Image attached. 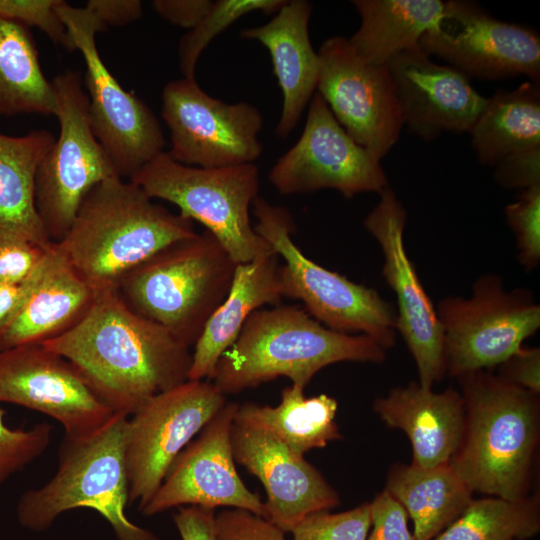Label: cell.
Segmentation results:
<instances>
[{
	"instance_id": "1",
	"label": "cell",
	"mask_w": 540,
	"mask_h": 540,
	"mask_svg": "<svg viewBox=\"0 0 540 540\" xmlns=\"http://www.w3.org/2000/svg\"><path fill=\"white\" fill-rule=\"evenodd\" d=\"M67 359L114 413L133 415L188 380L190 348L131 311L116 289L96 291L85 316L42 343Z\"/></svg>"
},
{
	"instance_id": "2",
	"label": "cell",
	"mask_w": 540,
	"mask_h": 540,
	"mask_svg": "<svg viewBox=\"0 0 540 540\" xmlns=\"http://www.w3.org/2000/svg\"><path fill=\"white\" fill-rule=\"evenodd\" d=\"M457 379L465 424L449 464L473 492L508 500L529 496L540 436L539 394L488 370Z\"/></svg>"
},
{
	"instance_id": "3",
	"label": "cell",
	"mask_w": 540,
	"mask_h": 540,
	"mask_svg": "<svg viewBox=\"0 0 540 540\" xmlns=\"http://www.w3.org/2000/svg\"><path fill=\"white\" fill-rule=\"evenodd\" d=\"M195 234L193 221L154 203L136 183L113 177L87 192L68 232L55 244L96 291L117 290L133 268Z\"/></svg>"
},
{
	"instance_id": "4",
	"label": "cell",
	"mask_w": 540,
	"mask_h": 540,
	"mask_svg": "<svg viewBox=\"0 0 540 540\" xmlns=\"http://www.w3.org/2000/svg\"><path fill=\"white\" fill-rule=\"evenodd\" d=\"M386 351L366 335L327 328L303 307L275 305L249 316L210 381L225 395L280 376L305 388L326 366L343 361L382 363Z\"/></svg>"
},
{
	"instance_id": "5",
	"label": "cell",
	"mask_w": 540,
	"mask_h": 540,
	"mask_svg": "<svg viewBox=\"0 0 540 540\" xmlns=\"http://www.w3.org/2000/svg\"><path fill=\"white\" fill-rule=\"evenodd\" d=\"M236 266L205 230L167 245L133 268L117 292L131 311L190 348L227 296Z\"/></svg>"
},
{
	"instance_id": "6",
	"label": "cell",
	"mask_w": 540,
	"mask_h": 540,
	"mask_svg": "<svg viewBox=\"0 0 540 540\" xmlns=\"http://www.w3.org/2000/svg\"><path fill=\"white\" fill-rule=\"evenodd\" d=\"M129 416L115 413L97 431L64 437L55 474L44 485L25 491L16 517L25 529L41 532L64 512L90 508L111 526L116 540H160L126 515L129 503L126 441Z\"/></svg>"
},
{
	"instance_id": "7",
	"label": "cell",
	"mask_w": 540,
	"mask_h": 540,
	"mask_svg": "<svg viewBox=\"0 0 540 540\" xmlns=\"http://www.w3.org/2000/svg\"><path fill=\"white\" fill-rule=\"evenodd\" d=\"M255 231L284 263L279 265L283 297L300 300L303 308L329 329L363 334L386 350L396 342V310L375 289L355 283L309 259L295 244L290 212L257 196L252 204Z\"/></svg>"
},
{
	"instance_id": "8",
	"label": "cell",
	"mask_w": 540,
	"mask_h": 540,
	"mask_svg": "<svg viewBox=\"0 0 540 540\" xmlns=\"http://www.w3.org/2000/svg\"><path fill=\"white\" fill-rule=\"evenodd\" d=\"M129 180L203 224L236 264L276 254L251 224L250 208L259 191L254 163L201 168L181 164L163 151Z\"/></svg>"
},
{
	"instance_id": "9",
	"label": "cell",
	"mask_w": 540,
	"mask_h": 540,
	"mask_svg": "<svg viewBox=\"0 0 540 540\" xmlns=\"http://www.w3.org/2000/svg\"><path fill=\"white\" fill-rule=\"evenodd\" d=\"M52 84L60 133L37 166L34 202L49 240L56 243L68 232L87 192L120 176L91 129L81 73L66 70Z\"/></svg>"
},
{
	"instance_id": "10",
	"label": "cell",
	"mask_w": 540,
	"mask_h": 540,
	"mask_svg": "<svg viewBox=\"0 0 540 540\" xmlns=\"http://www.w3.org/2000/svg\"><path fill=\"white\" fill-rule=\"evenodd\" d=\"M446 374L452 377L501 365L540 327V306L526 288L507 289L502 277L479 276L469 297L438 302Z\"/></svg>"
},
{
	"instance_id": "11",
	"label": "cell",
	"mask_w": 540,
	"mask_h": 540,
	"mask_svg": "<svg viewBox=\"0 0 540 540\" xmlns=\"http://www.w3.org/2000/svg\"><path fill=\"white\" fill-rule=\"evenodd\" d=\"M57 13L86 66L90 126L112 161L118 175L129 179L163 152L165 140L152 110L122 88L105 66L96 45V34L106 27L86 7L65 1Z\"/></svg>"
},
{
	"instance_id": "12",
	"label": "cell",
	"mask_w": 540,
	"mask_h": 540,
	"mask_svg": "<svg viewBox=\"0 0 540 540\" xmlns=\"http://www.w3.org/2000/svg\"><path fill=\"white\" fill-rule=\"evenodd\" d=\"M162 118L171 137L170 157L184 165L221 168L254 163L262 153L259 110L247 102L227 104L208 95L195 78L167 83Z\"/></svg>"
},
{
	"instance_id": "13",
	"label": "cell",
	"mask_w": 540,
	"mask_h": 540,
	"mask_svg": "<svg viewBox=\"0 0 540 540\" xmlns=\"http://www.w3.org/2000/svg\"><path fill=\"white\" fill-rule=\"evenodd\" d=\"M227 403L210 380H187L152 397L131 415L126 441L129 503L140 511L171 464Z\"/></svg>"
},
{
	"instance_id": "14",
	"label": "cell",
	"mask_w": 540,
	"mask_h": 540,
	"mask_svg": "<svg viewBox=\"0 0 540 540\" xmlns=\"http://www.w3.org/2000/svg\"><path fill=\"white\" fill-rule=\"evenodd\" d=\"M419 46L469 79L524 75L540 81L539 35L528 27L494 18L472 1H446L443 17L423 35Z\"/></svg>"
},
{
	"instance_id": "15",
	"label": "cell",
	"mask_w": 540,
	"mask_h": 540,
	"mask_svg": "<svg viewBox=\"0 0 540 540\" xmlns=\"http://www.w3.org/2000/svg\"><path fill=\"white\" fill-rule=\"evenodd\" d=\"M318 57L317 93L348 135L381 160L403 127L387 64L364 61L342 36L324 41Z\"/></svg>"
},
{
	"instance_id": "16",
	"label": "cell",
	"mask_w": 540,
	"mask_h": 540,
	"mask_svg": "<svg viewBox=\"0 0 540 540\" xmlns=\"http://www.w3.org/2000/svg\"><path fill=\"white\" fill-rule=\"evenodd\" d=\"M268 178L284 195L333 189L352 198L388 187L380 160L348 135L319 93L309 103L301 136Z\"/></svg>"
},
{
	"instance_id": "17",
	"label": "cell",
	"mask_w": 540,
	"mask_h": 540,
	"mask_svg": "<svg viewBox=\"0 0 540 540\" xmlns=\"http://www.w3.org/2000/svg\"><path fill=\"white\" fill-rule=\"evenodd\" d=\"M364 219L383 257L382 276L396 298V331L410 351L418 383L428 389L446 374L443 331L404 244L407 212L388 186Z\"/></svg>"
},
{
	"instance_id": "18",
	"label": "cell",
	"mask_w": 540,
	"mask_h": 540,
	"mask_svg": "<svg viewBox=\"0 0 540 540\" xmlns=\"http://www.w3.org/2000/svg\"><path fill=\"white\" fill-rule=\"evenodd\" d=\"M0 403L53 418L68 438L97 431L115 414L67 359L42 343L0 350Z\"/></svg>"
},
{
	"instance_id": "19",
	"label": "cell",
	"mask_w": 540,
	"mask_h": 540,
	"mask_svg": "<svg viewBox=\"0 0 540 540\" xmlns=\"http://www.w3.org/2000/svg\"><path fill=\"white\" fill-rule=\"evenodd\" d=\"M238 407L227 402L178 454L157 492L140 510L143 515L189 505L225 506L267 519L265 503L246 487L235 467L231 429Z\"/></svg>"
},
{
	"instance_id": "20",
	"label": "cell",
	"mask_w": 540,
	"mask_h": 540,
	"mask_svg": "<svg viewBox=\"0 0 540 540\" xmlns=\"http://www.w3.org/2000/svg\"><path fill=\"white\" fill-rule=\"evenodd\" d=\"M231 444L235 461L265 488L267 520L283 532L314 512L339 505L338 493L323 475L263 426L236 415Z\"/></svg>"
},
{
	"instance_id": "21",
	"label": "cell",
	"mask_w": 540,
	"mask_h": 540,
	"mask_svg": "<svg viewBox=\"0 0 540 540\" xmlns=\"http://www.w3.org/2000/svg\"><path fill=\"white\" fill-rule=\"evenodd\" d=\"M387 66L403 126L424 141L444 132H469L487 101L466 75L434 62L419 45L398 53Z\"/></svg>"
},
{
	"instance_id": "22",
	"label": "cell",
	"mask_w": 540,
	"mask_h": 540,
	"mask_svg": "<svg viewBox=\"0 0 540 540\" xmlns=\"http://www.w3.org/2000/svg\"><path fill=\"white\" fill-rule=\"evenodd\" d=\"M373 409L387 426L407 435L418 467L449 463L461 443L465 409L461 393L452 388L434 392L411 382L376 398Z\"/></svg>"
},
{
	"instance_id": "23",
	"label": "cell",
	"mask_w": 540,
	"mask_h": 540,
	"mask_svg": "<svg viewBox=\"0 0 540 540\" xmlns=\"http://www.w3.org/2000/svg\"><path fill=\"white\" fill-rule=\"evenodd\" d=\"M311 12L312 5L308 1H286L269 22L240 32L241 38L264 45L271 56L273 72L283 95L275 130L281 138L296 127L317 87L319 57L309 36Z\"/></svg>"
},
{
	"instance_id": "24",
	"label": "cell",
	"mask_w": 540,
	"mask_h": 540,
	"mask_svg": "<svg viewBox=\"0 0 540 540\" xmlns=\"http://www.w3.org/2000/svg\"><path fill=\"white\" fill-rule=\"evenodd\" d=\"M96 296L52 242L46 250L39 279L22 309L0 335V350L43 343L74 327Z\"/></svg>"
},
{
	"instance_id": "25",
	"label": "cell",
	"mask_w": 540,
	"mask_h": 540,
	"mask_svg": "<svg viewBox=\"0 0 540 540\" xmlns=\"http://www.w3.org/2000/svg\"><path fill=\"white\" fill-rule=\"evenodd\" d=\"M277 254L237 264L230 290L211 315L192 352L188 380H210L223 353L238 338L249 316L283 298Z\"/></svg>"
},
{
	"instance_id": "26",
	"label": "cell",
	"mask_w": 540,
	"mask_h": 540,
	"mask_svg": "<svg viewBox=\"0 0 540 540\" xmlns=\"http://www.w3.org/2000/svg\"><path fill=\"white\" fill-rule=\"evenodd\" d=\"M384 490L404 507L416 540H433L474 499V492L449 463L431 468L394 464Z\"/></svg>"
},
{
	"instance_id": "27",
	"label": "cell",
	"mask_w": 540,
	"mask_h": 540,
	"mask_svg": "<svg viewBox=\"0 0 540 540\" xmlns=\"http://www.w3.org/2000/svg\"><path fill=\"white\" fill-rule=\"evenodd\" d=\"M352 4L361 22L347 39L354 52L372 64H387L398 53L418 46L445 10L441 0H353Z\"/></svg>"
},
{
	"instance_id": "28",
	"label": "cell",
	"mask_w": 540,
	"mask_h": 540,
	"mask_svg": "<svg viewBox=\"0 0 540 540\" xmlns=\"http://www.w3.org/2000/svg\"><path fill=\"white\" fill-rule=\"evenodd\" d=\"M54 141L48 130L17 137L0 133V235L22 237L43 247L51 244L35 208L34 177Z\"/></svg>"
},
{
	"instance_id": "29",
	"label": "cell",
	"mask_w": 540,
	"mask_h": 540,
	"mask_svg": "<svg viewBox=\"0 0 540 540\" xmlns=\"http://www.w3.org/2000/svg\"><path fill=\"white\" fill-rule=\"evenodd\" d=\"M468 133L479 162L490 167L512 154L540 148L539 82L497 90Z\"/></svg>"
},
{
	"instance_id": "30",
	"label": "cell",
	"mask_w": 540,
	"mask_h": 540,
	"mask_svg": "<svg viewBox=\"0 0 540 540\" xmlns=\"http://www.w3.org/2000/svg\"><path fill=\"white\" fill-rule=\"evenodd\" d=\"M337 409L335 398L326 394L307 398L303 387L292 384L282 390L279 405L248 402L239 405L236 415L263 426L293 452L304 455L341 439Z\"/></svg>"
},
{
	"instance_id": "31",
	"label": "cell",
	"mask_w": 540,
	"mask_h": 540,
	"mask_svg": "<svg viewBox=\"0 0 540 540\" xmlns=\"http://www.w3.org/2000/svg\"><path fill=\"white\" fill-rule=\"evenodd\" d=\"M57 99L29 28L0 16V117L56 115Z\"/></svg>"
},
{
	"instance_id": "32",
	"label": "cell",
	"mask_w": 540,
	"mask_h": 540,
	"mask_svg": "<svg viewBox=\"0 0 540 540\" xmlns=\"http://www.w3.org/2000/svg\"><path fill=\"white\" fill-rule=\"evenodd\" d=\"M540 531L539 496L473 499L433 540H526Z\"/></svg>"
},
{
	"instance_id": "33",
	"label": "cell",
	"mask_w": 540,
	"mask_h": 540,
	"mask_svg": "<svg viewBox=\"0 0 540 540\" xmlns=\"http://www.w3.org/2000/svg\"><path fill=\"white\" fill-rule=\"evenodd\" d=\"M285 0H216L179 42V66L185 78H195V68L204 49L241 17L255 11L276 13Z\"/></svg>"
},
{
	"instance_id": "34",
	"label": "cell",
	"mask_w": 540,
	"mask_h": 540,
	"mask_svg": "<svg viewBox=\"0 0 540 540\" xmlns=\"http://www.w3.org/2000/svg\"><path fill=\"white\" fill-rule=\"evenodd\" d=\"M6 412L0 408V486L24 470L48 448L52 425L38 423L30 428H11L5 422Z\"/></svg>"
},
{
	"instance_id": "35",
	"label": "cell",
	"mask_w": 540,
	"mask_h": 540,
	"mask_svg": "<svg viewBox=\"0 0 540 540\" xmlns=\"http://www.w3.org/2000/svg\"><path fill=\"white\" fill-rule=\"evenodd\" d=\"M370 527V502H365L339 513L314 512L290 532L292 540H367Z\"/></svg>"
},
{
	"instance_id": "36",
	"label": "cell",
	"mask_w": 540,
	"mask_h": 540,
	"mask_svg": "<svg viewBox=\"0 0 540 540\" xmlns=\"http://www.w3.org/2000/svg\"><path fill=\"white\" fill-rule=\"evenodd\" d=\"M506 222L516 239L517 259L526 271L540 263V185L521 190L505 208Z\"/></svg>"
},
{
	"instance_id": "37",
	"label": "cell",
	"mask_w": 540,
	"mask_h": 540,
	"mask_svg": "<svg viewBox=\"0 0 540 540\" xmlns=\"http://www.w3.org/2000/svg\"><path fill=\"white\" fill-rule=\"evenodd\" d=\"M60 2L61 0H0V16L27 28L35 26L55 44L74 51V44L56 10Z\"/></svg>"
},
{
	"instance_id": "38",
	"label": "cell",
	"mask_w": 540,
	"mask_h": 540,
	"mask_svg": "<svg viewBox=\"0 0 540 540\" xmlns=\"http://www.w3.org/2000/svg\"><path fill=\"white\" fill-rule=\"evenodd\" d=\"M48 247L22 237L0 235V284L26 280L40 264Z\"/></svg>"
},
{
	"instance_id": "39",
	"label": "cell",
	"mask_w": 540,
	"mask_h": 540,
	"mask_svg": "<svg viewBox=\"0 0 540 540\" xmlns=\"http://www.w3.org/2000/svg\"><path fill=\"white\" fill-rule=\"evenodd\" d=\"M280 528L244 509L231 508L215 516L216 540H286Z\"/></svg>"
},
{
	"instance_id": "40",
	"label": "cell",
	"mask_w": 540,
	"mask_h": 540,
	"mask_svg": "<svg viewBox=\"0 0 540 540\" xmlns=\"http://www.w3.org/2000/svg\"><path fill=\"white\" fill-rule=\"evenodd\" d=\"M371 532L367 540H416L404 507L386 490L370 502Z\"/></svg>"
},
{
	"instance_id": "41",
	"label": "cell",
	"mask_w": 540,
	"mask_h": 540,
	"mask_svg": "<svg viewBox=\"0 0 540 540\" xmlns=\"http://www.w3.org/2000/svg\"><path fill=\"white\" fill-rule=\"evenodd\" d=\"M494 180L505 189L540 185V148L512 154L494 167Z\"/></svg>"
},
{
	"instance_id": "42",
	"label": "cell",
	"mask_w": 540,
	"mask_h": 540,
	"mask_svg": "<svg viewBox=\"0 0 540 540\" xmlns=\"http://www.w3.org/2000/svg\"><path fill=\"white\" fill-rule=\"evenodd\" d=\"M498 375L533 393H540V349L521 347L499 365Z\"/></svg>"
},
{
	"instance_id": "43",
	"label": "cell",
	"mask_w": 540,
	"mask_h": 540,
	"mask_svg": "<svg viewBox=\"0 0 540 540\" xmlns=\"http://www.w3.org/2000/svg\"><path fill=\"white\" fill-rule=\"evenodd\" d=\"M215 509L200 506H181L173 521L182 540H216Z\"/></svg>"
},
{
	"instance_id": "44",
	"label": "cell",
	"mask_w": 540,
	"mask_h": 540,
	"mask_svg": "<svg viewBox=\"0 0 540 540\" xmlns=\"http://www.w3.org/2000/svg\"><path fill=\"white\" fill-rule=\"evenodd\" d=\"M212 2L211 0H154L152 7L166 21L192 29L207 13Z\"/></svg>"
},
{
	"instance_id": "45",
	"label": "cell",
	"mask_w": 540,
	"mask_h": 540,
	"mask_svg": "<svg viewBox=\"0 0 540 540\" xmlns=\"http://www.w3.org/2000/svg\"><path fill=\"white\" fill-rule=\"evenodd\" d=\"M42 262L43 259L33 273L23 282L0 284V335L16 318L34 289L41 273Z\"/></svg>"
},
{
	"instance_id": "46",
	"label": "cell",
	"mask_w": 540,
	"mask_h": 540,
	"mask_svg": "<svg viewBox=\"0 0 540 540\" xmlns=\"http://www.w3.org/2000/svg\"><path fill=\"white\" fill-rule=\"evenodd\" d=\"M107 28L122 26L139 19L142 2L139 0H89L85 6Z\"/></svg>"
}]
</instances>
